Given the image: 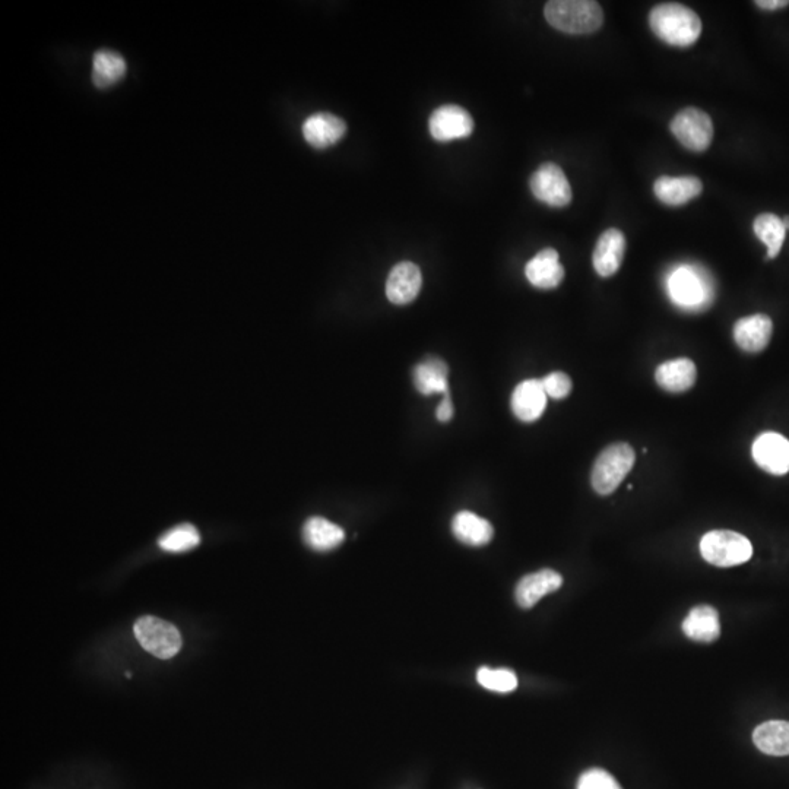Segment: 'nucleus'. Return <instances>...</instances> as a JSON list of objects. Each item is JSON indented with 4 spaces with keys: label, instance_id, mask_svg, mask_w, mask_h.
Here are the masks:
<instances>
[{
    "label": "nucleus",
    "instance_id": "1",
    "mask_svg": "<svg viewBox=\"0 0 789 789\" xmlns=\"http://www.w3.org/2000/svg\"><path fill=\"white\" fill-rule=\"evenodd\" d=\"M649 25L655 36L676 47H689L702 34L699 15L680 3H661L649 14Z\"/></svg>",
    "mask_w": 789,
    "mask_h": 789
},
{
    "label": "nucleus",
    "instance_id": "2",
    "mask_svg": "<svg viewBox=\"0 0 789 789\" xmlns=\"http://www.w3.org/2000/svg\"><path fill=\"white\" fill-rule=\"evenodd\" d=\"M551 27L567 34H591L604 24L600 3L592 0H551L544 8Z\"/></svg>",
    "mask_w": 789,
    "mask_h": 789
},
{
    "label": "nucleus",
    "instance_id": "3",
    "mask_svg": "<svg viewBox=\"0 0 789 789\" xmlns=\"http://www.w3.org/2000/svg\"><path fill=\"white\" fill-rule=\"evenodd\" d=\"M671 300L684 310H705L714 301V285L708 271L699 266L681 265L667 281Z\"/></svg>",
    "mask_w": 789,
    "mask_h": 789
},
{
    "label": "nucleus",
    "instance_id": "4",
    "mask_svg": "<svg viewBox=\"0 0 789 789\" xmlns=\"http://www.w3.org/2000/svg\"><path fill=\"white\" fill-rule=\"evenodd\" d=\"M636 453L629 443H614L600 453L591 472L592 489L601 496L614 493L635 465Z\"/></svg>",
    "mask_w": 789,
    "mask_h": 789
},
{
    "label": "nucleus",
    "instance_id": "5",
    "mask_svg": "<svg viewBox=\"0 0 789 789\" xmlns=\"http://www.w3.org/2000/svg\"><path fill=\"white\" fill-rule=\"evenodd\" d=\"M700 553L706 562L718 567H733L749 562L753 545L734 531H711L700 541Z\"/></svg>",
    "mask_w": 789,
    "mask_h": 789
},
{
    "label": "nucleus",
    "instance_id": "6",
    "mask_svg": "<svg viewBox=\"0 0 789 789\" xmlns=\"http://www.w3.org/2000/svg\"><path fill=\"white\" fill-rule=\"evenodd\" d=\"M133 633L145 651L160 659L173 658L183 646L177 627L158 617H141L133 626Z\"/></svg>",
    "mask_w": 789,
    "mask_h": 789
},
{
    "label": "nucleus",
    "instance_id": "7",
    "mask_svg": "<svg viewBox=\"0 0 789 789\" xmlns=\"http://www.w3.org/2000/svg\"><path fill=\"white\" fill-rule=\"evenodd\" d=\"M670 129L677 141L693 152L708 150L714 139V123L711 117L695 107L678 112L671 120Z\"/></svg>",
    "mask_w": 789,
    "mask_h": 789
},
{
    "label": "nucleus",
    "instance_id": "8",
    "mask_svg": "<svg viewBox=\"0 0 789 789\" xmlns=\"http://www.w3.org/2000/svg\"><path fill=\"white\" fill-rule=\"evenodd\" d=\"M532 195L553 208H563L572 202V188L566 174L557 164L545 163L529 180Z\"/></svg>",
    "mask_w": 789,
    "mask_h": 789
},
{
    "label": "nucleus",
    "instance_id": "9",
    "mask_svg": "<svg viewBox=\"0 0 789 789\" xmlns=\"http://www.w3.org/2000/svg\"><path fill=\"white\" fill-rule=\"evenodd\" d=\"M429 131L439 142L468 138L474 132L471 114L455 104H446L434 110L429 120Z\"/></svg>",
    "mask_w": 789,
    "mask_h": 789
},
{
    "label": "nucleus",
    "instance_id": "10",
    "mask_svg": "<svg viewBox=\"0 0 789 789\" xmlns=\"http://www.w3.org/2000/svg\"><path fill=\"white\" fill-rule=\"evenodd\" d=\"M753 459L763 471L772 475L789 472V440L778 433H763L754 440Z\"/></svg>",
    "mask_w": 789,
    "mask_h": 789
},
{
    "label": "nucleus",
    "instance_id": "11",
    "mask_svg": "<svg viewBox=\"0 0 789 789\" xmlns=\"http://www.w3.org/2000/svg\"><path fill=\"white\" fill-rule=\"evenodd\" d=\"M301 131L307 144L318 150H325L344 138L347 125L335 114L320 112L307 117Z\"/></svg>",
    "mask_w": 789,
    "mask_h": 789
},
{
    "label": "nucleus",
    "instance_id": "12",
    "mask_svg": "<svg viewBox=\"0 0 789 789\" xmlns=\"http://www.w3.org/2000/svg\"><path fill=\"white\" fill-rule=\"evenodd\" d=\"M423 277L420 268L413 262H401L389 272L386 281V296L398 306L411 303L420 294Z\"/></svg>",
    "mask_w": 789,
    "mask_h": 789
},
{
    "label": "nucleus",
    "instance_id": "13",
    "mask_svg": "<svg viewBox=\"0 0 789 789\" xmlns=\"http://www.w3.org/2000/svg\"><path fill=\"white\" fill-rule=\"evenodd\" d=\"M624 252H626L624 234L617 228L604 231L592 255V263L597 274L602 278L613 277L620 269Z\"/></svg>",
    "mask_w": 789,
    "mask_h": 789
},
{
    "label": "nucleus",
    "instance_id": "14",
    "mask_svg": "<svg viewBox=\"0 0 789 789\" xmlns=\"http://www.w3.org/2000/svg\"><path fill=\"white\" fill-rule=\"evenodd\" d=\"M513 414L524 423L537 421L547 407V394L543 382L537 379L524 380L516 386L510 399Z\"/></svg>",
    "mask_w": 789,
    "mask_h": 789
},
{
    "label": "nucleus",
    "instance_id": "15",
    "mask_svg": "<svg viewBox=\"0 0 789 789\" xmlns=\"http://www.w3.org/2000/svg\"><path fill=\"white\" fill-rule=\"evenodd\" d=\"M773 323L769 316L752 315L734 325V341L746 353H760L772 339Z\"/></svg>",
    "mask_w": 789,
    "mask_h": 789
},
{
    "label": "nucleus",
    "instance_id": "16",
    "mask_svg": "<svg viewBox=\"0 0 789 789\" xmlns=\"http://www.w3.org/2000/svg\"><path fill=\"white\" fill-rule=\"evenodd\" d=\"M563 578L556 570L543 569L529 573L519 581L515 589V598L521 608H532L545 595L562 588Z\"/></svg>",
    "mask_w": 789,
    "mask_h": 789
},
{
    "label": "nucleus",
    "instance_id": "17",
    "mask_svg": "<svg viewBox=\"0 0 789 789\" xmlns=\"http://www.w3.org/2000/svg\"><path fill=\"white\" fill-rule=\"evenodd\" d=\"M526 280L541 290L559 287L564 278V268L559 253L554 249H544L534 256L525 266Z\"/></svg>",
    "mask_w": 789,
    "mask_h": 789
},
{
    "label": "nucleus",
    "instance_id": "18",
    "mask_svg": "<svg viewBox=\"0 0 789 789\" xmlns=\"http://www.w3.org/2000/svg\"><path fill=\"white\" fill-rule=\"evenodd\" d=\"M702 180L697 177H659L654 185L655 196L662 204L680 207L702 193Z\"/></svg>",
    "mask_w": 789,
    "mask_h": 789
},
{
    "label": "nucleus",
    "instance_id": "19",
    "mask_svg": "<svg viewBox=\"0 0 789 789\" xmlns=\"http://www.w3.org/2000/svg\"><path fill=\"white\" fill-rule=\"evenodd\" d=\"M697 370L695 363L689 358H676L665 361L655 372V380L664 391L681 394L695 385Z\"/></svg>",
    "mask_w": 789,
    "mask_h": 789
},
{
    "label": "nucleus",
    "instance_id": "20",
    "mask_svg": "<svg viewBox=\"0 0 789 789\" xmlns=\"http://www.w3.org/2000/svg\"><path fill=\"white\" fill-rule=\"evenodd\" d=\"M449 369L439 357H427L414 369V385L421 395H449Z\"/></svg>",
    "mask_w": 789,
    "mask_h": 789
},
{
    "label": "nucleus",
    "instance_id": "21",
    "mask_svg": "<svg viewBox=\"0 0 789 789\" xmlns=\"http://www.w3.org/2000/svg\"><path fill=\"white\" fill-rule=\"evenodd\" d=\"M452 532L461 543L471 547H483L493 540L494 529L487 519L475 513L462 510L452 521Z\"/></svg>",
    "mask_w": 789,
    "mask_h": 789
},
{
    "label": "nucleus",
    "instance_id": "22",
    "mask_svg": "<svg viewBox=\"0 0 789 789\" xmlns=\"http://www.w3.org/2000/svg\"><path fill=\"white\" fill-rule=\"evenodd\" d=\"M683 632L696 642L711 643L721 635L719 614L711 605H699L683 621Z\"/></svg>",
    "mask_w": 789,
    "mask_h": 789
},
{
    "label": "nucleus",
    "instance_id": "23",
    "mask_svg": "<svg viewBox=\"0 0 789 789\" xmlns=\"http://www.w3.org/2000/svg\"><path fill=\"white\" fill-rule=\"evenodd\" d=\"M304 543L312 550L329 551L339 547L345 540V532L341 526L332 524L328 519L310 518L303 528Z\"/></svg>",
    "mask_w": 789,
    "mask_h": 789
},
{
    "label": "nucleus",
    "instance_id": "24",
    "mask_svg": "<svg viewBox=\"0 0 789 789\" xmlns=\"http://www.w3.org/2000/svg\"><path fill=\"white\" fill-rule=\"evenodd\" d=\"M753 741L769 756H789V722L769 721L754 730Z\"/></svg>",
    "mask_w": 789,
    "mask_h": 789
},
{
    "label": "nucleus",
    "instance_id": "25",
    "mask_svg": "<svg viewBox=\"0 0 789 789\" xmlns=\"http://www.w3.org/2000/svg\"><path fill=\"white\" fill-rule=\"evenodd\" d=\"M126 74V60L112 50H100L93 59V82L95 87L106 90L122 81Z\"/></svg>",
    "mask_w": 789,
    "mask_h": 789
},
{
    "label": "nucleus",
    "instance_id": "26",
    "mask_svg": "<svg viewBox=\"0 0 789 789\" xmlns=\"http://www.w3.org/2000/svg\"><path fill=\"white\" fill-rule=\"evenodd\" d=\"M753 230L757 239L768 247V259H775L781 252L785 236H787V230H785L781 218L775 214L759 215L754 220Z\"/></svg>",
    "mask_w": 789,
    "mask_h": 789
},
{
    "label": "nucleus",
    "instance_id": "27",
    "mask_svg": "<svg viewBox=\"0 0 789 789\" xmlns=\"http://www.w3.org/2000/svg\"><path fill=\"white\" fill-rule=\"evenodd\" d=\"M199 543H201V535L198 529L190 524L174 526L158 540V545L169 553H183L192 550Z\"/></svg>",
    "mask_w": 789,
    "mask_h": 789
},
{
    "label": "nucleus",
    "instance_id": "28",
    "mask_svg": "<svg viewBox=\"0 0 789 789\" xmlns=\"http://www.w3.org/2000/svg\"><path fill=\"white\" fill-rule=\"evenodd\" d=\"M477 680L484 689L491 690V692L510 693L518 687V677L513 671L506 670V668H500V670L480 668Z\"/></svg>",
    "mask_w": 789,
    "mask_h": 789
},
{
    "label": "nucleus",
    "instance_id": "29",
    "mask_svg": "<svg viewBox=\"0 0 789 789\" xmlns=\"http://www.w3.org/2000/svg\"><path fill=\"white\" fill-rule=\"evenodd\" d=\"M578 789H623L614 776L604 769H589L578 781Z\"/></svg>",
    "mask_w": 789,
    "mask_h": 789
},
{
    "label": "nucleus",
    "instance_id": "30",
    "mask_svg": "<svg viewBox=\"0 0 789 789\" xmlns=\"http://www.w3.org/2000/svg\"><path fill=\"white\" fill-rule=\"evenodd\" d=\"M544 391L553 399H563L572 392V380L563 372H554L545 376L543 380Z\"/></svg>",
    "mask_w": 789,
    "mask_h": 789
},
{
    "label": "nucleus",
    "instance_id": "31",
    "mask_svg": "<svg viewBox=\"0 0 789 789\" xmlns=\"http://www.w3.org/2000/svg\"><path fill=\"white\" fill-rule=\"evenodd\" d=\"M436 417L440 423H448L453 417V404L451 394L443 396L442 402L436 410Z\"/></svg>",
    "mask_w": 789,
    "mask_h": 789
},
{
    "label": "nucleus",
    "instance_id": "32",
    "mask_svg": "<svg viewBox=\"0 0 789 789\" xmlns=\"http://www.w3.org/2000/svg\"><path fill=\"white\" fill-rule=\"evenodd\" d=\"M756 5L765 11H778L787 8L789 0H757Z\"/></svg>",
    "mask_w": 789,
    "mask_h": 789
},
{
    "label": "nucleus",
    "instance_id": "33",
    "mask_svg": "<svg viewBox=\"0 0 789 789\" xmlns=\"http://www.w3.org/2000/svg\"><path fill=\"white\" fill-rule=\"evenodd\" d=\"M782 223H784L785 230H789V215H788V217H784V220H782Z\"/></svg>",
    "mask_w": 789,
    "mask_h": 789
}]
</instances>
